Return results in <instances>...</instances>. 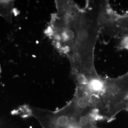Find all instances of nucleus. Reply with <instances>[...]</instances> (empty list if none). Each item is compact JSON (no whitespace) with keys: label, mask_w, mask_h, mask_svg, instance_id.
Wrapping results in <instances>:
<instances>
[{"label":"nucleus","mask_w":128,"mask_h":128,"mask_svg":"<svg viewBox=\"0 0 128 128\" xmlns=\"http://www.w3.org/2000/svg\"><path fill=\"white\" fill-rule=\"evenodd\" d=\"M13 2L12 1L0 0V15L9 22L11 19Z\"/></svg>","instance_id":"nucleus-2"},{"label":"nucleus","mask_w":128,"mask_h":128,"mask_svg":"<svg viewBox=\"0 0 128 128\" xmlns=\"http://www.w3.org/2000/svg\"><path fill=\"white\" fill-rule=\"evenodd\" d=\"M118 48L120 50H128V36L121 39Z\"/></svg>","instance_id":"nucleus-3"},{"label":"nucleus","mask_w":128,"mask_h":128,"mask_svg":"<svg viewBox=\"0 0 128 128\" xmlns=\"http://www.w3.org/2000/svg\"><path fill=\"white\" fill-rule=\"evenodd\" d=\"M128 100V70L117 78H104L102 91L92 102L99 118L110 121L122 110H126Z\"/></svg>","instance_id":"nucleus-1"},{"label":"nucleus","mask_w":128,"mask_h":128,"mask_svg":"<svg viewBox=\"0 0 128 128\" xmlns=\"http://www.w3.org/2000/svg\"><path fill=\"white\" fill-rule=\"evenodd\" d=\"M126 110L128 111V100L127 101V104H126Z\"/></svg>","instance_id":"nucleus-4"}]
</instances>
